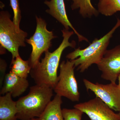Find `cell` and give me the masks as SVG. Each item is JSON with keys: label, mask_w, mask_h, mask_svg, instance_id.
Returning <instances> with one entry per match:
<instances>
[{"label": "cell", "mask_w": 120, "mask_h": 120, "mask_svg": "<svg viewBox=\"0 0 120 120\" xmlns=\"http://www.w3.org/2000/svg\"><path fill=\"white\" fill-rule=\"evenodd\" d=\"M63 40L59 47L52 52L49 50L45 52V57L31 68L30 75L37 84H43L53 89L58 80L57 72L62 53L65 49L75 47V42L69 41L73 34V31L64 28L61 30Z\"/></svg>", "instance_id": "cell-1"}, {"label": "cell", "mask_w": 120, "mask_h": 120, "mask_svg": "<svg viewBox=\"0 0 120 120\" xmlns=\"http://www.w3.org/2000/svg\"><path fill=\"white\" fill-rule=\"evenodd\" d=\"M53 89L43 84H36L30 87L28 94L16 101V117L20 120L38 118L51 101Z\"/></svg>", "instance_id": "cell-2"}, {"label": "cell", "mask_w": 120, "mask_h": 120, "mask_svg": "<svg viewBox=\"0 0 120 120\" xmlns=\"http://www.w3.org/2000/svg\"><path fill=\"white\" fill-rule=\"evenodd\" d=\"M120 26V19H117L115 26L100 39L95 38L87 47L77 48L67 55L66 57L74 60L75 67L80 72H83L92 65L98 64L103 58L114 33Z\"/></svg>", "instance_id": "cell-3"}, {"label": "cell", "mask_w": 120, "mask_h": 120, "mask_svg": "<svg viewBox=\"0 0 120 120\" xmlns=\"http://www.w3.org/2000/svg\"><path fill=\"white\" fill-rule=\"evenodd\" d=\"M27 32L22 31L18 32L11 15L7 11H2L0 13V43L1 46L10 52L12 60L19 56V48L26 46L25 42Z\"/></svg>", "instance_id": "cell-4"}, {"label": "cell", "mask_w": 120, "mask_h": 120, "mask_svg": "<svg viewBox=\"0 0 120 120\" xmlns=\"http://www.w3.org/2000/svg\"><path fill=\"white\" fill-rule=\"evenodd\" d=\"M75 68L74 60L61 62L58 82L53 90L56 94L61 97H65L72 102H78L80 94L75 76Z\"/></svg>", "instance_id": "cell-5"}, {"label": "cell", "mask_w": 120, "mask_h": 120, "mask_svg": "<svg viewBox=\"0 0 120 120\" xmlns=\"http://www.w3.org/2000/svg\"><path fill=\"white\" fill-rule=\"evenodd\" d=\"M37 26L34 34L26 41L31 45L32 51L29 60L31 68H33L39 61L41 55L49 50L51 41L56 38L52 31L46 28V23L43 19L36 16Z\"/></svg>", "instance_id": "cell-6"}, {"label": "cell", "mask_w": 120, "mask_h": 120, "mask_svg": "<svg viewBox=\"0 0 120 120\" xmlns=\"http://www.w3.org/2000/svg\"><path fill=\"white\" fill-rule=\"evenodd\" d=\"M83 82L87 91H91L110 108L120 112V90L116 83L104 84L98 82L94 83L84 79Z\"/></svg>", "instance_id": "cell-7"}, {"label": "cell", "mask_w": 120, "mask_h": 120, "mask_svg": "<svg viewBox=\"0 0 120 120\" xmlns=\"http://www.w3.org/2000/svg\"><path fill=\"white\" fill-rule=\"evenodd\" d=\"M74 107L86 113L91 120H120V112L115 113L98 97L76 104Z\"/></svg>", "instance_id": "cell-8"}, {"label": "cell", "mask_w": 120, "mask_h": 120, "mask_svg": "<svg viewBox=\"0 0 120 120\" xmlns=\"http://www.w3.org/2000/svg\"><path fill=\"white\" fill-rule=\"evenodd\" d=\"M103 79L116 83L120 73V45L107 50L100 62L97 64Z\"/></svg>", "instance_id": "cell-9"}, {"label": "cell", "mask_w": 120, "mask_h": 120, "mask_svg": "<svg viewBox=\"0 0 120 120\" xmlns=\"http://www.w3.org/2000/svg\"><path fill=\"white\" fill-rule=\"evenodd\" d=\"M44 4L49 8L46 11L49 13L56 19L64 27V28L69 30L72 29L75 34L77 35L79 42L84 41L88 42L86 38L80 34L72 25L67 15L64 0H45Z\"/></svg>", "instance_id": "cell-10"}, {"label": "cell", "mask_w": 120, "mask_h": 120, "mask_svg": "<svg viewBox=\"0 0 120 120\" xmlns=\"http://www.w3.org/2000/svg\"><path fill=\"white\" fill-rule=\"evenodd\" d=\"M29 86L26 79L20 77L10 71L5 75L0 94L4 95L10 93L13 98L19 97L26 91Z\"/></svg>", "instance_id": "cell-11"}, {"label": "cell", "mask_w": 120, "mask_h": 120, "mask_svg": "<svg viewBox=\"0 0 120 120\" xmlns=\"http://www.w3.org/2000/svg\"><path fill=\"white\" fill-rule=\"evenodd\" d=\"M12 97L10 93L0 97V120H17L16 101Z\"/></svg>", "instance_id": "cell-12"}, {"label": "cell", "mask_w": 120, "mask_h": 120, "mask_svg": "<svg viewBox=\"0 0 120 120\" xmlns=\"http://www.w3.org/2000/svg\"><path fill=\"white\" fill-rule=\"evenodd\" d=\"M61 97L56 94L38 117V120H64L61 109Z\"/></svg>", "instance_id": "cell-13"}, {"label": "cell", "mask_w": 120, "mask_h": 120, "mask_svg": "<svg viewBox=\"0 0 120 120\" xmlns=\"http://www.w3.org/2000/svg\"><path fill=\"white\" fill-rule=\"evenodd\" d=\"M69 1L70 0H67ZM72 3L71 8L72 10L79 9V12L84 18H91L98 16V9L92 4L91 0H71Z\"/></svg>", "instance_id": "cell-14"}, {"label": "cell", "mask_w": 120, "mask_h": 120, "mask_svg": "<svg viewBox=\"0 0 120 120\" xmlns=\"http://www.w3.org/2000/svg\"><path fill=\"white\" fill-rule=\"evenodd\" d=\"M11 68V71L12 73L20 77L26 79L32 68L29 60H24L20 56L12 60Z\"/></svg>", "instance_id": "cell-15"}, {"label": "cell", "mask_w": 120, "mask_h": 120, "mask_svg": "<svg viewBox=\"0 0 120 120\" xmlns=\"http://www.w3.org/2000/svg\"><path fill=\"white\" fill-rule=\"evenodd\" d=\"M99 13L106 16H112L120 11V0H99Z\"/></svg>", "instance_id": "cell-16"}, {"label": "cell", "mask_w": 120, "mask_h": 120, "mask_svg": "<svg viewBox=\"0 0 120 120\" xmlns=\"http://www.w3.org/2000/svg\"><path fill=\"white\" fill-rule=\"evenodd\" d=\"M10 5L13 12V22L18 32H22V30L20 28V23L21 19V11L20 8L19 0H9Z\"/></svg>", "instance_id": "cell-17"}, {"label": "cell", "mask_w": 120, "mask_h": 120, "mask_svg": "<svg viewBox=\"0 0 120 120\" xmlns=\"http://www.w3.org/2000/svg\"><path fill=\"white\" fill-rule=\"evenodd\" d=\"M64 120H82L84 113L81 110L74 108V109H62Z\"/></svg>", "instance_id": "cell-18"}, {"label": "cell", "mask_w": 120, "mask_h": 120, "mask_svg": "<svg viewBox=\"0 0 120 120\" xmlns=\"http://www.w3.org/2000/svg\"><path fill=\"white\" fill-rule=\"evenodd\" d=\"M118 85L120 90V74H119V75H118Z\"/></svg>", "instance_id": "cell-19"}, {"label": "cell", "mask_w": 120, "mask_h": 120, "mask_svg": "<svg viewBox=\"0 0 120 120\" xmlns=\"http://www.w3.org/2000/svg\"><path fill=\"white\" fill-rule=\"evenodd\" d=\"M38 120V118H32V119H31V120Z\"/></svg>", "instance_id": "cell-20"}]
</instances>
